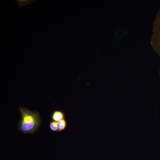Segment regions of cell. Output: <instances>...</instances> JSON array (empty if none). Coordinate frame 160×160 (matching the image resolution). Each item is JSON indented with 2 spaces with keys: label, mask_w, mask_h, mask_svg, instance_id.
<instances>
[{
  "label": "cell",
  "mask_w": 160,
  "mask_h": 160,
  "mask_svg": "<svg viewBox=\"0 0 160 160\" xmlns=\"http://www.w3.org/2000/svg\"><path fill=\"white\" fill-rule=\"evenodd\" d=\"M19 112L21 118L18 123V129L25 133H33L39 128L40 118L38 113L26 108L20 107Z\"/></svg>",
  "instance_id": "6da1fadb"
},
{
  "label": "cell",
  "mask_w": 160,
  "mask_h": 160,
  "mask_svg": "<svg viewBox=\"0 0 160 160\" xmlns=\"http://www.w3.org/2000/svg\"><path fill=\"white\" fill-rule=\"evenodd\" d=\"M150 43L153 49L160 57V7L154 20Z\"/></svg>",
  "instance_id": "7a4b0ae2"
},
{
  "label": "cell",
  "mask_w": 160,
  "mask_h": 160,
  "mask_svg": "<svg viewBox=\"0 0 160 160\" xmlns=\"http://www.w3.org/2000/svg\"><path fill=\"white\" fill-rule=\"evenodd\" d=\"M65 118L64 113L60 110H55L53 111L51 116L52 121L58 122Z\"/></svg>",
  "instance_id": "3957f363"
},
{
  "label": "cell",
  "mask_w": 160,
  "mask_h": 160,
  "mask_svg": "<svg viewBox=\"0 0 160 160\" xmlns=\"http://www.w3.org/2000/svg\"><path fill=\"white\" fill-rule=\"evenodd\" d=\"M15 1L18 7H21L27 5H29L34 1V0H16Z\"/></svg>",
  "instance_id": "277c9868"
},
{
  "label": "cell",
  "mask_w": 160,
  "mask_h": 160,
  "mask_svg": "<svg viewBox=\"0 0 160 160\" xmlns=\"http://www.w3.org/2000/svg\"><path fill=\"white\" fill-rule=\"evenodd\" d=\"M57 123L59 131H63L66 128L67 125V122L65 118L58 121Z\"/></svg>",
  "instance_id": "5b68a950"
},
{
  "label": "cell",
  "mask_w": 160,
  "mask_h": 160,
  "mask_svg": "<svg viewBox=\"0 0 160 160\" xmlns=\"http://www.w3.org/2000/svg\"><path fill=\"white\" fill-rule=\"evenodd\" d=\"M50 129L53 131H59V129L57 122L52 121H51L49 124Z\"/></svg>",
  "instance_id": "8992f818"
},
{
  "label": "cell",
  "mask_w": 160,
  "mask_h": 160,
  "mask_svg": "<svg viewBox=\"0 0 160 160\" xmlns=\"http://www.w3.org/2000/svg\"><path fill=\"white\" fill-rule=\"evenodd\" d=\"M159 75H160V71H159Z\"/></svg>",
  "instance_id": "52a82bcc"
}]
</instances>
